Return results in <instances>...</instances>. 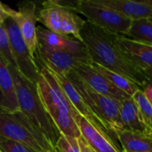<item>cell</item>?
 Segmentation results:
<instances>
[{"mask_svg": "<svg viewBox=\"0 0 152 152\" xmlns=\"http://www.w3.org/2000/svg\"><path fill=\"white\" fill-rule=\"evenodd\" d=\"M80 37L94 63L126 77L142 91L151 84L144 70L131 61L124 52L118 35L102 29L86 20Z\"/></svg>", "mask_w": 152, "mask_h": 152, "instance_id": "1", "label": "cell"}, {"mask_svg": "<svg viewBox=\"0 0 152 152\" xmlns=\"http://www.w3.org/2000/svg\"><path fill=\"white\" fill-rule=\"evenodd\" d=\"M38 68L37 89L47 114L61 134L75 139L80 138V131L72 117L75 108L49 69L42 64L38 65Z\"/></svg>", "mask_w": 152, "mask_h": 152, "instance_id": "2", "label": "cell"}, {"mask_svg": "<svg viewBox=\"0 0 152 152\" xmlns=\"http://www.w3.org/2000/svg\"><path fill=\"white\" fill-rule=\"evenodd\" d=\"M8 66L13 78L20 110L55 148L61 134L43 105L37 93V85L26 79L14 66Z\"/></svg>", "mask_w": 152, "mask_h": 152, "instance_id": "3", "label": "cell"}, {"mask_svg": "<svg viewBox=\"0 0 152 152\" xmlns=\"http://www.w3.org/2000/svg\"><path fill=\"white\" fill-rule=\"evenodd\" d=\"M0 136L26 144L38 152H57L21 111L0 109Z\"/></svg>", "mask_w": 152, "mask_h": 152, "instance_id": "4", "label": "cell"}, {"mask_svg": "<svg viewBox=\"0 0 152 152\" xmlns=\"http://www.w3.org/2000/svg\"><path fill=\"white\" fill-rule=\"evenodd\" d=\"M64 5L77 13L83 14L86 20L110 33L125 37L133 20L100 4L97 0H78L75 2L61 1Z\"/></svg>", "mask_w": 152, "mask_h": 152, "instance_id": "5", "label": "cell"}, {"mask_svg": "<svg viewBox=\"0 0 152 152\" xmlns=\"http://www.w3.org/2000/svg\"><path fill=\"white\" fill-rule=\"evenodd\" d=\"M37 21L50 31L67 37L71 35L81 41L80 30L86 20L64 5L61 1L49 0L44 2L38 10Z\"/></svg>", "mask_w": 152, "mask_h": 152, "instance_id": "6", "label": "cell"}, {"mask_svg": "<svg viewBox=\"0 0 152 152\" xmlns=\"http://www.w3.org/2000/svg\"><path fill=\"white\" fill-rule=\"evenodd\" d=\"M65 77L70 81L83 100L90 106L97 116L110 126L117 134L119 131L123 130L118 102L94 92L86 85L73 70L69 71Z\"/></svg>", "mask_w": 152, "mask_h": 152, "instance_id": "7", "label": "cell"}, {"mask_svg": "<svg viewBox=\"0 0 152 152\" xmlns=\"http://www.w3.org/2000/svg\"><path fill=\"white\" fill-rule=\"evenodd\" d=\"M3 27L8 37L14 67L26 79L37 85L39 68L36 60L31 56L17 24L9 17L3 23Z\"/></svg>", "mask_w": 152, "mask_h": 152, "instance_id": "8", "label": "cell"}, {"mask_svg": "<svg viewBox=\"0 0 152 152\" xmlns=\"http://www.w3.org/2000/svg\"><path fill=\"white\" fill-rule=\"evenodd\" d=\"M48 69V68H47ZM49 71L52 73L61 88L62 89L63 93L72 104V106L76 109V110L83 117L85 118L92 126H94L97 130H99L102 134H104L117 148V150L119 152L123 151L122 147L119 143L118 134L109 126L97 114L90 108V106L83 100V98L80 96V94L77 93L76 88L73 86V85L70 83V81L64 76L60 73H57L53 70L49 69Z\"/></svg>", "mask_w": 152, "mask_h": 152, "instance_id": "9", "label": "cell"}, {"mask_svg": "<svg viewBox=\"0 0 152 152\" xmlns=\"http://www.w3.org/2000/svg\"><path fill=\"white\" fill-rule=\"evenodd\" d=\"M36 61L51 70L67 75L79 65H90L93 61L88 53L77 54L67 52L52 51L38 45L35 54Z\"/></svg>", "mask_w": 152, "mask_h": 152, "instance_id": "10", "label": "cell"}, {"mask_svg": "<svg viewBox=\"0 0 152 152\" xmlns=\"http://www.w3.org/2000/svg\"><path fill=\"white\" fill-rule=\"evenodd\" d=\"M18 6L19 9L17 11L11 8L9 15L17 24L31 56L35 59V54L38 47L37 5L33 2H23L20 3Z\"/></svg>", "mask_w": 152, "mask_h": 152, "instance_id": "11", "label": "cell"}, {"mask_svg": "<svg viewBox=\"0 0 152 152\" xmlns=\"http://www.w3.org/2000/svg\"><path fill=\"white\" fill-rule=\"evenodd\" d=\"M73 71L86 85L102 95L107 96L118 102L130 98L129 95L116 87L109 80L94 70L88 65H79L76 67Z\"/></svg>", "mask_w": 152, "mask_h": 152, "instance_id": "12", "label": "cell"}, {"mask_svg": "<svg viewBox=\"0 0 152 152\" xmlns=\"http://www.w3.org/2000/svg\"><path fill=\"white\" fill-rule=\"evenodd\" d=\"M37 35L38 45L46 49L77 54L88 53L84 44L76 38L62 36L41 27H37Z\"/></svg>", "mask_w": 152, "mask_h": 152, "instance_id": "13", "label": "cell"}, {"mask_svg": "<svg viewBox=\"0 0 152 152\" xmlns=\"http://www.w3.org/2000/svg\"><path fill=\"white\" fill-rule=\"evenodd\" d=\"M72 117L76 122L81 136L91 147L94 152H119L113 143L85 118H83L76 109L72 112Z\"/></svg>", "mask_w": 152, "mask_h": 152, "instance_id": "14", "label": "cell"}, {"mask_svg": "<svg viewBox=\"0 0 152 152\" xmlns=\"http://www.w3.org/2000/svg\"><path fill=\"white\" fill-rule=\"evenodd\" d=\"M0 109L15 112L20 111L13 78L9 66L4 59L0 55Z\"/></svg>", "mask_w": 152, "mask_h": 152, "instance_id": "15", "label": "cell"}, {"mask_svg": "<svg viewBox=\"0 0 152 152\" xmlns=\"http://www.w3.org/2000/svg\"><path fill=\"white\" fill-rule=\"evenodd\" d=\"M100 4L113 10L118 14L136 20L152 18V10L142 1L134 0H97Z\"/></svg>", "mask_w": 152, "mask_h": 152, "instance_id": "16", "label": "cell"}, {"mask_svg": "<svg viewBox=\"0 0 152 152\" xmlns=\"http://www.w3.org/2000/svg\"><path fill=\"white\" fill-rule=\"evenodd\" d=\"M118 42L131 61L142 70L152 69V45L142 44L123 36H118Z\"/></svg>", "mask_w": 152, "mask_h": 152, "instance_id": "17", "label": "cell"}, {"mask_svg": "<svg viewBox=\"0 0 152 152\" xmlns=\"http://www.w3.org/2000/svg\"><path fill=\"white\" fill-rule=\"evenodd\" d=\"M118 110L123 130L136 134H144L138 117L136 105L132 97L118 102Z\"/></svg>", "mask_w": 152, "mask_h": 152, "instance_id": "18", "label": "cell"}, {"mask_svg": "<svg viewBox=\"0 0 152 152\" xmlns=\"http://www.w3.org/2000/svg\"><path fill=\"white\" fill-rule=\"evenodd\" d=\"M118 137L123 151L152 152V137L151 136L121 130L118 133Z\"/></svg>", "mask_w": 152, "mask_h": 152, "instance_id": "19", "label": "cell"}, {"mask_svg": "<svg viewBox=\"0 0 152 152\" xmlns=\"http://www.w3.org/2000/svg\"><path fill=\"white\" fill-rule=\"evenodd\" d=\"M132 98L136 105L138 117L144 134L152 137V105L142 90H138Z\"/></svg>", "mask_w": 152, "mask_h": 152, "instance_id": "20", "label": "cell"}, {"mask_svg": "<svg viewBox=\"0 0 152 152\" xmlns=\"http://www.w3.org/2000/svg\"><path fill=\"white\" fill-rule=\"evenodd\" d=\"M94 70H95L96 72H98L99 74H101L102 77H104L107 80H109L112 85H114L116 87H118V89H120L121 91H123L124 93H126L127 95H129L130 97H133V95L138 91L140 90L134 83H132L130 80H128L126 77L115 73L113 71H110L96 63L92 62L89 65Z\"/></svg>", "mask_w": 152, "mask_h": 152, "instance_id": "21", "label": "cell"}, {"mask_svg": "<svg viewBox=\"0 0 152 152\" xmlns=\"http://www.w3.org/2000/svg\"><path fill=\"white\" fill-rule=\"evenodd\" d=\"M125 37L142 44L152 45V21L151 19L133 20L129 30Z\"/></svg>", "mask_w": 152, "mask_h": 152, "instance_id": "22", "label": "cell"}, {"mask_svg": "<svg viewBox=\"0 0 152 152\" xmlns=\"http://www.w3.org/2000/svg\"><path fill=\"white\" fill-rule=\"evenodd\" d=\"M0 152H38L21 142L0 136Z\"/></svg>", "mask_w": 152, "mask_h": 152, "instance_id": "23", "label": "cell"}, {"mask_svg": "<svg viewBox=\"0 0 152 152\" xmlns=\"http://www.w3.org/2000/svg\"><path fill=\"white\" fill-rule=\"evenodd\" d=\"M55 150L57 152H80L77 139L66 137L62 134L57 141Z\"/></svg>", "mask_w": 152, "mask_h": 152, "instance_id": "24", "label": "cell"}, {"mask_svg": "<svg viewBox=\"0 0 152 152\" xmlns=\"http://www.w3.org/2000/svg\"><path fill=\"white\" fill-rule=\"evenodd\" d=\"M0 55L4 59L8 65L14 66L13 59L9 45L8 37L3 25H0Z\"/></svg>", "mask_w": 152, "mask_h": 152, "instance_id": "25", "label": "cell"}, {"mask_svg": "<svg viewBox=\"0 0 152 152\" xmlns=\"http://www.w3.org/2000/svg\"><path fill=\"white\" fill-rule=\"evenodd\" d=\"M10 6L5 5L4 4L0 2V25H3V23L10 17Z\"/></svg>", "mask_w": 152, "mask_h": 152, "instance_id": "26", "label": "cell"}, {"mask_svg": "<svg viewBox=\"0 0 152 152\" xmlns=\"http://www.w3.org/2000/svg\"><path fill=\"white\" fill-rule=\"evenodd\" d=\"M77 141H78V144H79V148H80V152H94L93 150L91 149V147L87 144V142L83 139L82 136L80 138H78Z\"/></svg>", "mask_w": 152, "mask_h": 152, "instance_id": "27", "label": "cell"}, {"mask_svg": "<svg viewBox=\"0 0 152 152\" xmlns=\"http://www.w3.org/2000/svg\"><path fill=\"white\" fill-rule=\"evenodd\" d=\"M145 97L147 98V100L149 101V102L152 105V83L149 84L143 90H142Z\"/></svg>", "mask_w": 152, "mask_h": 152, "instance_id": "28", "label": "cell"}, {"mask_svg": "<svg viewBox=\"0 0 152 152\" xmlns=\"http://www.w3.org/2000/svg\"><path fill=\"white\" fill-rule=\"evenodd\" d=\"M145 74L148 76V77L150 78L151 80V83H152V69H145L144 70Z\"/></svg>", "mask_w": 152, "mask_h": 152, "instance_id": "29", "label": "cell"}, {"mask_svg": "<svg viewBox=\"0 0 152 152\" xmlns=\"http://www.w3.org/2000/svg\"><path fill=\"white\" fill-rule=\"evenodd\" d=\"M142 2L143 4H145L146 5H148V6L152 10V0H142Z\"/></svg>", "mask_w": 152, "mask_h": 152, "instance_id": "30", "label": "cell"}, {"mask_svg": "<svg viewBox=\"0 0 152 152\" xmlns=\"http://www.w3.org/2000/svg\"><path fill=\"white\" fill-rule=\"evenodd\" d=\"M122 152H140V151H123Z\"/></svg>", "mask_w": 152, "mask_h": 152, "instance_id": "31", "label": "cell"}, {"mask_svg": "<svg viewBox=\"0 0 152 152\" xmlns=\"http://www.w3.org/2000/svg\"><path fill=\"white\" fill-rule=\"evenodd\" d=\"M151 21H152V18H151Z\"/></svg>", "mask_w": 152, "mask_h": 152, "instance_id": "32", "label": "cell"}]
</instances>
